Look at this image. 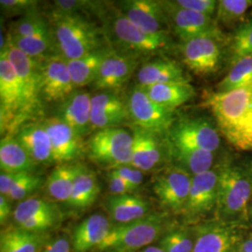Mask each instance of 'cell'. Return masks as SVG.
Segmentation results:
<instances>
[{"mask_svg": "<svg viewBox=\"0 0 252 252\" xmlns=\"http://www.w3.org/2000/svg\"><path fill=\"white\" fill-rule=\"evenodd\" d=\"M41 252H70L69 240L62 236L50 240Z\"/></svg>", "mask_w": 252, "mask_h": 252, "instance_id": "7dc6e473", "label": "cell"}, {"mask_svg": "<svg viewBox=\"0 0 252 252\" xmlns=\"http://www.w3.org/2000/svg\"><path fill=\"white\" fill-rule=\"evenodd\" d=\"M174 3L182 9L215 17L218 1L216 0H175Z\"/></svg>", "mask_w": 252, "mask_h": 252, "instance_id": "ee69618b", "label": "cell"}, {"mask_svg": "<svg viewBox=\"0 0 252 252\" xmlns=\"http://www.w3.org/2000/svg\"><path fill=\"white\" fill-rule=\"evenodd\" d=\"M228 155L229 153L211 170L192 177L181 222L192 226L216 219L219 180Z\"/></svg>", "mask_w": 252, "mask_h": 252, "instance_id": "9c48e42d", "label": "cell"}, {"mask_svg": "<svg viewBox=\"0 0 252 252\" xmlns=\"http://www.w3.org/2000/svg\"><path fill=\"white\" fill-rule=\"evenodd\" d=\"M108 184L110 195H123L135 192V189L127 181L113 172L108 173Z\"/></svg>", "mask_w": 252, "mask_h": 252, "instance_id": "bcb514c9", "label": "cell"}, {"mask_svg": "<svg viewBox=\"0 0 252 252\" xmlns=\"http://www.w3.org/2000/svg\"><path fill=\"white\" fill-rule=\"evenodd\" d=\"M43 180L34 173H18L7 198L9 201H24L39 189Z\"/></svg>", "mask_w": 252, "mask_h": 252, "instance_id": "b9f144b4", "label": "cell"}, {"mask_svg": "<svg viewBox=\"0 0 252 252\" xmlns=\"http://www.w3.org/2000/svg\"><path fill=\"white\" fill-rule=\"evenodd\" d=\"M0 54H4L13 65L25 87L30 109L33 115H35L40 110L42 105L38 90L37 61L28 57L13 45L9 40V35L8 42L0 50Z\"/></svg>", "mask_w": 252, "mask_h": 252, "instance_id": "d6986e66", "label": "cell"}, {"mask_svg": "<svg viewBox=\"0 0 252 252\" xmlns=\"http://www.w3.org/2000/svg\"><path fill=\"white\" fill-rule=\"evenodd\" d=\"M8 35L10 42L33 60L58 55L54 36H10L9 33Z\"/></svg>", "mask_w": 252, "mask_h": 252, "instance_id": "8d00e7d4", "label": "cell"}, {"mask_svg": "<svg viewBox=\"0 0 252 252\" xmlns=\"http://www.w3.org/2000/svg\"><path fill=\"white\" fill-rule=\"evenodd\" d=\"M192 177L172 163L154 176L153 190L167 214L181 218L186 207Z\"/></svg>", "mask_w": 252, "mask_h": 252, "instance_id": "8fae6325", "label": "cell"}, {"mask_svg": "<svg viewBox=\"0 0 252 252\" xmlns=\"http://www.w3.org/2000/svg\"><path fill=\"white\" fill-rule=\"evenodd\" d=\"M227 38V66L252 56V19H247Z\"/></svg>", "mask_w": 252, "mask_h": 252, "instance_id": "836d02e7", "label": "cell"}, {"mask_svg": "<svg viewBox=\"0 0 252 252\" xmlns=\"http://www.w3.org/2000/svg\"><path fill=\"white\" fill-rule=\"evenodd\" d=\"M104 2L87 0H56L51 3L47 18L69 16L76 14H87L93 12L98 15Z\"/></svg>", "mask_w": 252, "mask_h": 252, "instance_id": "ab89813d", "label": "cell"}, {"mask_svg": "<svg viewBox=\"0 0 252 252\" xmlns=\"http://www.w3.org/2000/svg\"><path fill=\"white\" fill-rule=\"evenodd\" d=\"M37 163L29 156L14 135H5L0 142V167L5 173H34Z\"/></svg>", "mask_w": 252, "mask_h": 252, "instance_id": "f546056e", "label": "cell"}, {"mask_svg": "<svg viewBox=\"0 0 252 252\" xmlns=\"http://www.w3.org/2000/svg\"><path fill=\"white\" fill-rule=\"evenodd\" d=\"M177 222L171 215L154 213L126 224L112 227L108 237L96 249L100 252H137L159 242Z\"/></svg>", "mask_w": 252, "mask_h": 252, "instance_id": "5b68a950", "label": "cell"}, {"mask_svg": "<svg viewBox=\"0 0 252 252\" xmlns=\"http://www.w3.org/2000/svg\"><path fill=\"white\" fill-rule=\"evenodd\" d=\"M252 7V0H220L218 1L215 21L222 31L233 32L247 20L246 16Z\"/></svg>", "mask_w": 252, "mask_h": 252, "instance_id": "e575fe53", "label": "cell"}, {"mask_svg": "<svg viewBox=\"0 0 252 252\" xmlns=\"http://www.w3.org/2000/svg\"><path fill=\"white\" fill-rule=\"evenodd\" d=\"M130 120L127 103L111 91H101L92 95V130H102Z\"/></svg>", "mask_w": 252, "mask_h": 252, "instance_id": "ffe728a7", "label": "cell"}, {"mask_svg": "<svg viewBox=\"0 0 252 252\" xmlns=\"http://www.w3.org/2000/svg\"><path fill=\"white\" fill-rule=\"evenodd\" d=\"M105 206L111 220L117 224L130 223L151 214L148 201L134 193L109 195Z\"/></svg>", "mask_w": 252, "mask_h": 252, "instance_id": "4316f807", "label": "cell"}, {"mask_svg": "<svg viewBox=\"0 0 252 252\" xmlns=\"http://www.w3.org/2000/svg\"><path fill=\"white\" fill-rule=\"evenodd\" d=\"M121 178L127 181L133 188L137 189L143 182V171L135 168L132 165H122L110 169Z\"/></svg>", "mask_w": 252, "mask_h": 252, "instance_id": "f6af8a7d", "label": "cell"}, {"mask_svg": "<svg viewBox=\"0 0 252 252\" xmlns=\"http://www.w3.org/2000/svg\"><path fill=\"white\" fill-rule=\"evenodd\" d=\"M162 4L169 21L171 34L180 40V43L200 36L225 34L218 27L214 17L182 9L174 1H162Z\"/></svg>", "mask_w": 252, "mask_h": 252, "instance_id": "2e32d148", "label": "cell"}, {"mask_svg": "<svg viewBox=\"0 0 252 252\" xmlns=\"http://www.w3.org/2000/svg\"><path fill=\"white\" fill-rule=\"evenodd\" d=\"M159 246L165 252H192L194 246L193 227L177 221L161 237Z\"/></svg>", "mask_w": 252, "mask_h": 252, "instance_id": "74e56055", "label": "cell"}, {"mask_svg": "<svg viewBox=\"0 0 252 252\" xmlns=\"http://www.w3.org/2000/svg\"><path fill=\"white\" fill-rule=\"evenodd\" d=\"M114 6L135 26L150 34H171L162 1L124 0Z\"/></svg>", "mask_w": 252, "mask_h": 252, "instance_id": "e0dca14e", "label": "cell"}, {"mask_svg": "<svg viewBox=\"0 0 252 252\" xmlns=\"http://www.w3.org/2000/svg\"><path fill=\"white\" fill-rule=\"evenodd\" d=\"M239 162L242 164L245 171L247 172L249 178L252 182V154H250L243 158H239Z\"/></svg>", "mask_w": 252, "mask_h": 252, "instance_id": "816d5d0a", "label": "cell"}, {"mask_svg": "<svg viewBox=\"0 0 252 252\" xmlns=\"http://www.w3.org/2000/svg\"><path fill=\"white\" fill-rule=\"evenodd\" d=\"M98 17L102 19L106 36L114 44L113 49L127 54L163 55L177 46L169 34H150L135 26L113 5L104 4Z\"/></svg>", "mask_w": 252, "mask_h": 252, "instance_id": "7a4b0ae2", "label": "cell"}, {"mask_svg": "<svg viewBox=\"0 0 252 252\" xmlns=\"http://www.w3.org/2000/svg\"><path fill=\"white\" fill-rule=\"evenodd\" d=\"M252 80V56L239 60L234 63L225 77L216 85V93L234 90Z\"/></svg>", "mask_w": 252, "mask_h": 252, "instance_id": "60d3db41", "label": "cell"}, {"mask_svg": "<svg viewBox=\"0 0 252 252\" xmlns=\"http://www.w3.org/2000/svg\"><path fill=\"white\" fill-rule=\"evenodd\" d=\"M99 190V183L95 174L83 165L76 178L67 205L78 210L85 209L95 202Z\"/></svg>", "mask_w": 252, "mask_h": 252, "instance_id": "d6a6232c", "label": "cell"}, {"mask_svg": "<svg viewBox=\"0 0 252 252\" xmlns=\"http://www.w3.org/2000/svg\"><path fill=\"white\" fill-rule=\"evenodd\" d=\"M111 48L110 45L106 46L91 52L79 59L66 61L73 83L77 89L94 82L100 66Z\"/></svg>", "mask_w": 252, "mask_h": 252, "instance_id": "4dcf8cb0", "label": "cell"}, {"mask_svg": "<svg viewBox=\"0 0 252 252\" xmlns=\"http://www.w3.org/2000/svg\"><path fill=\"white\" fill-rule=\"evenodd\" d=\"M142 88L153 101L174 110L195 96V90L189 81L162 83Z\"/></svg>", "mask_w": 252, "mask_h": 252, "instance_id": "f1b7e54d", "label": "cell"}, {"mask_svg": "<svg viewBox=\"0 0 252 252\" xmlns=\"http://www.w3.org/2000/svg\"></svg>", "mask_w": 252, "mask_h": 252, "instance_id": "9f6ffc18", "label": "cell"}, {"mask_svg": "<svg viewBox=\"0 0 252 252\" xmlns=\"http://www.w3.org/2000/svg\"><path fill=\"white\" fill-rule=\"evenodd\" d=\"M48 233H35L12 226L1 231L0 252H41L50 241Z\"/></svg>", "mask_w": 252, "mask_h": 252, "instance_id": "83f0119b", "label": "cell"}, {"mask_svg": "<svg viewBox=\"0 0 252 252\" xmlns=\"http://www.w3.org/2000/svg\"><path fill=\"white\" fill-rule=\"evenodd\" d=\"M228 35L205 36L178 45L183 64L200 78H209L227 65Z\"/></svg>", "mask_w": 252, "mask_h": 252, "instance_id": "ba28073f", "label": "cell"}, {"mask_svg": "<svg viewBox=\"0 0 252 252\" xmlns=\"http://www.w3.org/2000/svg\"><path fill=\"white\" fill-rule=\"evenodd\" d=\"M132 135V166L145 172L171 163L166 133L160 134L134 126Z\"/></svg>", "mask_w": 252, "mask_h": 252, "instance_id": "9a60e30c", "label": "cell"}, {"mask_svg": "<svg viewBox=\"0 0 252 252\" xmlns=\"http://www.w3.org/2000/svg\"><path fill=\"white\" fill-rule=\"evenodd\" d=\"M248 220H249V226L252 230V200L250 207H249V213H248Z\"/></svg>", "mask_w": 252, "mask_h": 252, "instance_id": "db71d44e", "label": "cell"}, {"mask_svg": "<svg viewBox=\"0 0 252 252\" xmlns=\"http://www.w3.org/2000/svg\"><path fill=\"white\" fill-rule=\"evenodd\" d=\"M23 82L9 59L0 54V129L1 135H14L33 117Z\"/></svg>", "mask_w": 252, "mask_h": 252, "instance_id": "8992f818", "label": "cell"}, {"mask_svg": "<svg viewBox=\"0 0 252 252\" xmlns=\"http://www.w3.org/2000/svg\"><path fill=\"white\" fill-rule=\"evenodd\" d=\"M165 252L162 248H161L159 245L158 246H149L146 247L143 250H141L140 252Z\"/></svg>", "mask_w": 252, "mask_h": 252, "instance_id": "f5cc1de1", "label": "cell"}, {"mask_svg": "<svg viewBox=\"0 0 252 252\" xmlns=\"http://www.w3.org/2000/svg\"><path fill=\"white\" fill-rule=\"evenodd\" d=\"M10 36H53L52 27L49 19L38 10L27 13L9 25Z\"/></svg>", "mask_w": 252, "mask_h": 252, "instance_id": "d590c367", "label": "cell"}, {"mask_svg": "<svg viewBox=\"0 0 252 252\" xmlns=\"http://www.w3.org/2000/svg\"><path fill=\"white\" fill-rule=\"evenodd\" d=\"M92 95L84 90H77L58 105L54 117L69 126L83 138L92 130L91 126Z\"/></svg>", "mask_w": 252, "mask_h": 252, "instance_id": "7402d4cb", "label": "cell"}, {"mask_svg": "<svg viewBox=\"0 0 252 252\" xmlns=\"http://www.w3.org/2000/svg\"><path fill=\"white\" fill-rule=\"evenodd\" d=\"M83 165L81 163H61L49 175L45 183L46 191L56 202L66 203L72 193L74 183Z\"/></svg>", "mask_w": 252, "mask_h": 252, "instance_id": "1f68e13d", "label": "cell"}, {"mask_svg": "<svg viewBox=\"0 0 252 252\" xmlns=\"http://www.w3.org/2000/svg\"><path fill=\"white\" fill-rule=\"evenodd\" d=\"M239 252H252V230L251 229L248 234L245 235L241 243L238 247Z\"/></svg>", "mask_w": 252, "mask_h": 252, "instance_id": "f907efd6", "label": "cell"}, {"mask_svg": "<svg viewBox=\"0 0 252 252\" xmlns=\"http://www.w3.org/2000/svg\"><path fill=\"white\" fill-rule=\"evenodd\" d=\"M48 19L58 55L66 61L79 59L109 45L104 28L92 22L86 14Z\"/></svg>", "mask_w": 252, "mask_h": 252, "instance_id": "277c9868", "label": "cell"}, {"mask_svg": "<svg viewBox=\"0 0 252 252\" xmlns=\"http://www.w3.org/2000/svg\"><path fill=\"white\" fill-rule=\"evenodd\" d=\"M139 56L111 48L93 83L95 90L113 91L123 87L137 70Z\"/></svg>", "mask_w": 252, "mask_h": 252, "instance_id": "ac0fdd59", "label": "cell"}, {"mask_svg": "<svg viewBox=\"0 0 252 252\" xmlns=\"http://www.w3.org/2000/svg\"><path fill=\"white\" fill-rule=\"evenodd\" d=\"M14 136L36 163L54 162L51 139L41 122L25 124Z\"/></svg>", "mask_w": 252, "mask_h": 252, "instance_id": "603a6c76", "label": "cell"}, {"mask_svg": "<svg viewBox=\"0 0 252 252\" xmlns=\"http://www.w3.org/2000/svg\"><path fill=\"white\" fill-rule=\"evenodd\" d=\"M18 173H5L1 172L0 174V192L1 195L8 196L14 181L17 178Z\"/></svg>", "mask_w": 252, "mask_h": 252, "instance_id": "c3c4849f", "label": "cell"}, {"mask_svg": "<svg viewBox=\"0 0 252 252\" xmlns=\"http://www.w3.org/2000/svg\"><path fill=\"white\" fill-rule=\"evenodd\" d=\"M228 144L252 153V80L225 93L213 92L204 101Z\"/></svg>", "mask_w": 252, "mask_h": 252, "instance_id": "6da1fadb", "label": "cell"}, {"mask_svg": "<svg viewBox=\"0 0 252 252\" xmlns=\"http://www.w3.org/2000/svg\"><path fill=\"white\" fill-rule=\"evenodd\" d=\"M222 135L213 118L181 115L176 118L166 132L170 146L223 153Z\"/></svg>", "mask_w": 252, "mask_h": 252, "instance_id": "52a82bcc", "label": "cell"}, {"mask_svg": "<svg viewBox=\"0 0 252 252\" xmlns=\"http://www.w3.org/2000/svg\"><path fill=\"white\" fill-rule=\"evenodd\" d=\"M138 86L147 87L151 85L188 81L183 68L176 61L161 57L155 58L143 63L136 71Z\"/></svg>", "mask_w": 252, "mask_h": 252, "instance_id": "d4e9b609", "label": "cell"}, {"mask_svg": "<svg viewBox=\"0 0 252 252\" xmlns=\"http://www.w3.org/2000/svg\"><path fill=\"white\" fill-rule=\"evenodd\" d=\"M113 225L108 218L101 214L88 217L74 230L72 247L74 252H88L97 249L108 237Z\"/></svg>", "mask_w": 252, "mask_h": 252, "instance_id": "cb8c5ba5", "label": "cell"}, {"mask_svg": "<svg viewBox=\"0 0 252 252\" xmlns=\"http://www.w3.org/2000/svg\"><path fill=\"white\" fill-rule=\"evenodd\" d=\"M252 200V180L239 158L229 153L219 180L217 220L226 223L249 226L248 213Z\"/></svg>", "mask_w": 252, "mask_h": 252, "instance_id": "3957f363", "label": "cell"}, {"mask_svg": "<svg viewBox=\"0 0 252 252\" xmlns=\"http://www.w3.org/2000/svg\"><path fill=\"white\" fill-rule=\"evenodd\" d=\"M169 151L172 164L188 172L191 177L211 170L228 153L226 152L210 153L207 151L180 148L170 145Z\"/></svg>", "mask_w": 252, "mask_h": 252, "instance_id": "484cf974", "label": "cell"}, {"mask_svg": "<svg viewBox=\"0 0 252 252\" xmlns=\"http://www.w3.org/2000/svg\"><path fill=\"white\" fill-rule=\"evenodd\" d=\"M126 103L130 120L135 126L146 130L165 134L177 118L176 110L153 101L138 85L130 91Z\"/></svg>", "mask_w": 252, "mask_h": 252, "instance_id": "5bb4252c", "label": "cell"}, {"mask_svg": "<svg viewBox=\"0 0 252 252\" xmlns=\"http://www.w3.org/2000/svg\"><path fill=\"white\" fill-rule=\"evenodd\" d=\"M37 1L34 0H1V12L6 17L24 16L27 13L37 10Z\"/></svg>", "mask_w": 252, "mask_h": 252, "instance_id": "7bdbcfd3", "label": "cell"}, {"mask_svg": "<svg viewBox=\"0 0 252 252\" xmlns=\"http://www.w3.org/2000/svg\"><path fill=\"white\" fill-rule=\"evenodd\" d=\"M194 246L192 252H237L249 226L226 223L217 219L192 225Z\"/></svg>", "mask_w": 252, "mask_h": 252, "instance_id": "7c38bea8", "label": "cell"}, {"mask_svg": "<svg viewBox=\"0 0 252 252\" xmlns=\"http://www.w3.org/2000/svg\"><path fill=\"white\" fill-rule=\"evenodd\" d=\"M41 123L51 139L54 162H71L83 153L85 147L82 138L62 121L56 117H51L47 118Z\"/></svg>", "mask_w": 252, "mask_h": 252, "instance_id": "44dd1931", "label": "cell"}, {"mask_svg": "<svg viewBox=\"0 0 252 252\" xmlns=\"http://www.w3.org/2000/svg\"><path fill=\"white\" fill-rule=\"evenodd\" d=\"M86 148L89 157L94 162L109 169L122 165H131L133 135L121 127L97 130L91 135Z\"/></svg>", "mask_w": 252, "mask_h": 252, "instance_id": "30bf717a", "label": "cell"}, {"mask_svg": "<svg viewBox=\"0 0 252 252\" xmlns=\"http://www.w3.org/2000/svg\"><path fill=\"white\" fill-rule=\"evenodd\" d=\"M38 90L41 102L61 104L77 88L73 83L66 60L59 55L36 60Z\"/></svg>", "mask_w": 252, "mask_h": 252, "instance_id": "4fadbf2b", "label": "cell"}, {"mask_svg": "<svg viewBox=\"0 0 252 252\" xmlns=\"http://www.w3.org/2000/svg\"><path fill=\"white\" fill-rule=\"evenodd\" d=\"M237 252H239V251H237Z\"/></svg>", "mask_w": 252, "mask_h": 252, "instance_id": "11a10c76", "label": "cell"}, {"mask_svg": "<svg viewBox=\"0 0 252 252\" xmlns=\"http://www.w3.org/2000/svg\"><path fill=\"white\" fill-rule=\"evenodd\" d=\"M11 214V207L9 199L4 195H0V222L4 224Z\"/></svg>", "mask_w": 252, "mask_h": 252, "instance_id": "681fc988", "label": "cell"}, {"mask_svg": "<svg viewBox=\"0 0 252 252\" xmlns=\"http://www.w3.org/2000/svg\"><path fill=\"white\" fill-rule=\"evenodd\" d=\"M16 225L21 222L39 217L61 216L59 209L53 201L47 199L29 197L21 201L12 212Z\"/></svg>", "mask_w": 252, "mask_h": 252, "instance_id": "f35d334b", "label": "cell"}]
</instances>
